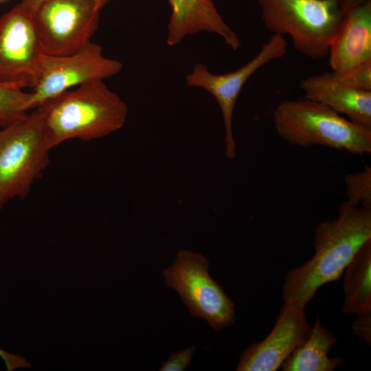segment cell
<instances>
[{
	"label": "cell",
	"instance_id": "ba28073f",
	"mask_svg": "<svg viewBox=\"0 0 371 371\" xmlns=\"http://www.w3.org/2000/svg\"><path fill=\"white\" fill-rule=\"evenodd\" d=\"M44 54L33 12L19 3L0 16V82L33 89Z\"/></svg>",
	"mask_w": 371,
	"mask_h": 371
},
{
	"label": "cell",
	"instance_id": "2e32d148",
	"mask_svg": "<svg viewBox=\"0 0 371 371\" xmlns=\"http://www.w3.org/2000/svg\"><path fill=\"white\" fill-rule=\"evenodd\" d=\"M344 272L342 311L355 315L371 311V240L359 249Z\"/></svg>",
	"mask_w": 371,
	"mask_h": 371
},
{
	"label": "cell",
	"instance_id": "4fadbf2b",
	"mask_svg": "<svg viewBox=\"0 0 371 371\" xmlns=\"http://www.w3.org/2000/svg\"><path fill=\"white\" fill-rule=\"evenodd\" d=\"M303 98L319 102L351 122L371 129V91L361 90L342 82L332 72L324 71L302 79Z\"/></svg>",
	"mask_w": 371,
	"mask_h": 371
},
{
	"label": "cell",
	"instance_id": "8992f818",
	"mask_svg": "<svg viewBox=\"0 0 371 371\" xmlns=\"http://www.w3.org/2000/svg\"><path fill=\"white\" fill-rule=\"evenodd\" d=\"M163 276L194 317L205 319L216 331L234 323L236 304L210 277L209 262L201 254L181 249Z\"/></svg>",
	"mask_w": 371,
	"mask_h": 371
},
{
	"label": "cell",
	"instance_id": "8fae6325",
	"mask_svg": "<svg viewBox=\"0 0 371 371\" xmlns=\"http://www.w3.org/2000/svg\"><path fill=\"white\" fill-rule=\"evenodd\" d=\"M305 307L285 303L274 325L261 341L254 343L241 354L237 371H276L308 337L310 325Z\"/></svg>",
	"mask_w": 371,
	"mask_h": 371
},
{
	"label": "cell",
	"instance_id": "d6986e66",
	"mask_svg": "<svg viewBox=\"0 0 371 371\" xmlns=\"http://www.w3.org/2000/svg\"><path fill=\"white\" fill-rule=\"evenodd\" d=\"M333 73L348 86L361 90L371 91V61Z\"/></svg>",
	"mask_w": 371,
	"mask_h": 371
},
{
	"label": "cell",
	"instance_id": "44dd1931",
	"mask_svg": "<svg viewBox=\"0 0 371 371\" xmlns=\"http://www.w3.org/2000/svg\"><path fill=\"white\" fill-rule=\"evenodd\" d=\"M352 324L355 334L370 345L371 343V311L355 314Z\"/></svg>",
	"mask_w": 371,
	"mask_h": 371
},
{
	"label": "cell",
	"instance_id": "277c9868",
	"mask_svg": "<svg viewBox=\"0 0 371 371\" xmlns=\"http://www.w3.org/2000/svg\"><path fill=\"white\" fill-rule=\"evenodd\" d=\"M341 0H258L261 20L273 34L289 35L294 48L311 59L328 54L343 14Z\"/></svg>",
	"mask_w": 371,
	"mask_h": 371
},
{
	"label": "cell",
	"instance_id": "3957f363",
	"mask_svg": "<svg viewBox=\"0 0 371 371\" xmlns=\"http://www.w3.org/2000/svg\"><path fill=\"white\" fill-rule=\"evenodd\" d=\"M273 121L278 135L294 145H320L359 155L371 153L370 128L319 102L305 98L284 100L275 109Z\"/></svg>",
	"mask_w": 371,
	"mask_h": 371
},
{
	"label": "cell",
	"instance_id": "52a82bcc",
	"mask_svg": "<svg viewBox=\"0 0 371 371\" xmlns=\"http://www.w3.org/2000/svg\"><path fill=\"white\" fill-rule=\"evenodd\" d=\"M101 9L91 0H43L33 12L44 53L60 56L87 45L99 26Z\"/></svg>",
	"mask_w": 371,
	"mask_h": 371
},
{
	"label": "cell",
	"instance_id": "603a6c76",
	"mask_svg": "<svg viewBox=\"0 0 371 371\" xmlns=\"http://www.w3.org/2000/svg\"><path fill=\"white\" fill-rule=\"evenodd\" d=\"M43 0H22L21 3L30 10L34 12L36 7ZM93 1L101 10L110 1V0H91Z\"/></svg>",
	"mask_w": 371,
	"mask_h": 371
},
{
	"label": "cell",
	"instance_id": "30bf717a",
	"mask_svg": "<svg viewBox=\"0 0 371 371\" xmlns=\"http://www.w3.org/2000/svg\"><path fill=\"white\" fill-rule=\"evenodd\" d=\"M287 43L283 36L273 34L262 44L259 53L241 67L229 73H212L202 63L196 64L186 77L188 86L200 88L212 95L216 100L223 115L225 126V156L230 159L236 157V142L232 131V117L237 98L246 82L260 68L271 60L283 57Z\"/></svg>",
	"mask_w": 371,
	"mask_h": 371
},
{
	"label": "cell",
	"instance_id": "5bb4252c",
	"mask_svg": "<svg viewBox=\"0 0 371 371\" xmlns=\"http://www.w3.org/2000/svg\"><path fill=\"white\" fill-rule=\"evenodd\" d=\"M328 55L333 71L371 61V1L343 16Z\"/></svg>",
	"mask_w": 371,
	"mask_h": 371
},
{
	"label": "cell",
	"instance_id": "9a60e30c",
	"mask_svg": "<svg viewBox=\"0 0 371 371\" xmlns=\"http://www.w3.org/2000/svg\"><path fill=\"white\" fill-rule=\"evenodd\" d=\"M337 343L336 337L317 316L308 337L287 358L281 368L283 371H333L343 362L341 357L329 356Z\"/></svg>",
	"mask_w": 371,
	"mask_h": 371
},
{
	"label": "cell",
	"instance_id": "ac0fdd59",
	"mask_svg": "<svg viewBox=\"0 0 371 371\" xmlns=\"http://www.w3.org/2000/svg\"><path fill=\"white\" fill-rule=\"evenodd\" d=\"M347 202L364 208L371 209V167L366 166L362 171L346 175Z\"/></svg>",
	"mask_w": 371,
	"mask_h": 371
},
{
	"label": "cell",
	"instance_id": "7c38bea8",
	"mask_svg": "<svg viewBox=\"0 0 371 371\" xmlns=\"http://www.w3.org/2000/svg\"><path fill=\"white\" fill-rule=\"evenodd\" d=\"M168 1L171 8L166 35L168 45H176L188 36L205 32L220 36L234 51L240 47L238 34L225 21L214 0Z\"/></svg>",
	"mask_w": 371,
	"mask_h": 371
},
{
	"label": "cell",
	"instance_id": "9c48e42d",
	"mask_svg": "<svg viewBox=\"0 0 371 371\" xmlns=\"http://www.w3.org/2000/svg\"><path fill=\"white\" fill-rule=\"evenodd\" d=\"M122 67L121 62L105 56L102 47L91 41L71 54H44L39 80L31 91L32 109L74 87L113 77Z\"/></svg>",
	"mask_w": 371,
	"mask_h": 371
},
{
	"label": "cell",
	"instance_id": "7402d4cb",
	"mask_svg": "<svg viewBox=\"0 0 371 371\" xmlns=\"http://www.w3.org/2000/svg\"><path fill=\"white\" fill-rule=\"evenodd\" d=\"M0 357L4 362L8 371L19 368H27L31 364L23 357L18 355L8 352L0 348Z\"/></svg>",
	"mask_w": 371,
	"mask_h": 371
},
{
	"label": "cell",
	"instance_id": "ffe728a7",
	"mask_svg": "<svg viewBox=\"0 0 371 371\" xmlns=\"http://www.w3.org/2000/svg\"><path fill=\"white\" fill-rule=\"evenodd\" d=\"M196 349L194 345L187 348L172 352L167 361L162 363L160 371H183L185 370L191 362L193 354Z\"/></svg>",
	"mask_w": 371,
	"mask_h": 371
},
{
	"label": "cell",
	"instance_id": "cb8c5ba5",
	"mask_svg": "<svg viewBox=\"0 0 371 371\" xmlns=\"http://www.w3.org/2000/svg\"><path fill=\"white\" fill-rule=\"evenodd\" d=\"M371 0H341V11L343 16L348 12Z\"/></svg>",
	"mask_w": 371,
	"mask_h": 371
},
{
	"label": "cell",
	"instance_id": "6da1fadb",
	"mask_svg": "<svg viewBox=\"0 0 371 371\" xmlns=\"http://www.w3.org/2000/svg\"><path fill=\"white\" fill-rule=\"evenodd\" d=\"M370 240L371 209L344 202L337 218L316 227L313 257L286 273L284 302L305 307L322 286L339 278L356 252Z\"/></svg>",
	"mask_w": 371,
	"mask_h": 371
},
{
	"label": "cell",
	"instance_id": "5b68a950",
	"mask_svg": "<svg viewBox=\"0 0 371 371\" xmlns=\"http://www.w3.org/2000/svg\"><path fill=\"white\" fill-rule=\"evenodd\" d=\"M43 117L36 109L0 128V211L10 200L25 199L50 162Z\"/></svg>",
	"mask_w": 371,
	"mask_h": 371
},
{
	"label": "cell",
	"instance_id": "d4e9b609",
	"mask_svg": "<svg viewBox=\"0 0 371 371\" xmlns=\"http://www.w3.org/2000/svg\"><path fill=\"white\" fill-rule=\"evenodd\" d=\"M3 1V0H0V1Z\"/></svg>",
	"mask_w": 371,
	"mask_h": 371
},
{
	"label": "cell",
	"instance_id": "7a4b0ae2",
	"mask_svg": "<svg viewBox=\"0 0 371 371\" xmlns=\"http://www.w3.org/2000/svg\"><path fill=\"white\" fill-rule=\"evenodd\" d=\"M51 149L72 139L89 141L113 133L123 127L128 108L104 80L82 84L41 104Z\"/></svg>",
	"mask_w": 371,
	"mask_h": 371
},
{
	"label": "cell",
	"instance_id": "e0dca14e",
	"mask_svg": "<svg viewBox=\"0 0 371 371\" xmlns=\"http://www.w3.org/2000/svg\"><path fill=\"white\" fill-rule=\"evenodd\" d=\"M31 92L0 82V128L25 119L32 109Z\"/></svg>",
	"mask_w": 371,
	"mask_h": 371
}]
</instances>
